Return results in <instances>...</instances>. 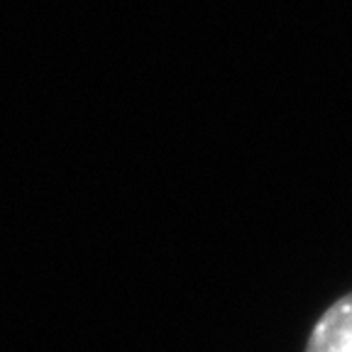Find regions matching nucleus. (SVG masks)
Here are the masks:
<instances>
[{"mask_svg": "<svg viewBox=\"0 0 352 352\" xmlns=\"http://www.w3.org/2000/svg\"><path fill=\"white\" fill-rule=\"evenodd\" d=\"M306 352H352V292L320 316L308 336Z\"/></svg>", "mask_w": 352, "mask_h": 352, "instance_id": "1", "label": "nucleus"}]
</instances>
